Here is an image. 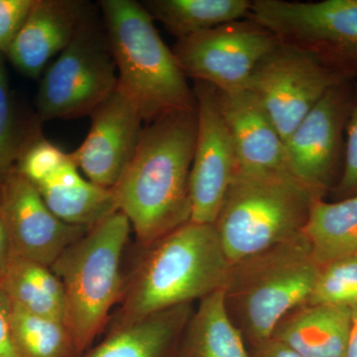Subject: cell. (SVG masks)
Returning a JSON list of instances; mask_svg holds the SVG:
<instances>
[{
    "instance_id": "cell-1",
    "label": "cell",
    "mask_w": 357,
    "mask_h": 357,
    "mask_svg": "<svg viewBox=\"0 0 357 357\" xmlns=\"http://www.w3.org/2000/svg\"><path fill=\"white\" fill-rule=\"evenodd\" d=\"M197 128L196 110L146 122L132 158L112 189L117 210L128 218L143 248L191 222Z\"/></svg>"
},
{
    "instance_id": "cell-2",
    "label": "cell",
    "mask_w": 357,
    "mask_h": 357,
    "mask_svg": "<svg viewBox=\"0 0 357 357\" xmlns=\"http://www.w3.org/2000/svg\"><path fill=\"white\" fill-rule=\"evenodd\" d=\"M145 248L110 328L192 304L225 287L230 263L213 225L185 223Z\"/></svg>"
},
{
    "instance_id": "cell-3",
    "label": "cell",
    "mask_w": 357,
    "mask_h": 357,
    "mask_svg": "<svg viewBox=\"0 0 357 357\" xmlns=\"http://www.w3.org/2000/svg\"><path fill=\"white\" fill-rule=\"evenodd\" d=\"M321 269L303 234L230 264L223 304L248 347L270 340L289 312L307 303Z\"/></svg>"
},
{
    "instance_id": "cell-4",
    "label": "cell",
    "mask_w": 357,
    "mask_h": 357,
    "mask_svg": "<svg viewBox=\"0 0 357 357\" xmlns=\"http://www.w3.org/2000/svg\"><path fill=\"white\" fill-rule=\"evenodd\" d=\"M100 6L119 84L139 107L145 123L196 110L194 91L145 6L136 0H100Z\"/></svg>"
},
{
    "instance_id": "cell-5",
    "label": "cell",
    "mask_w": 357,
    "mask_h": 357,
    "mask_svg": "<svg viewBox=\"0 0 357 357\" xmlns=\"http://www.w3.org/2000/svg\"><path fill=\"white\" fill-rule=\"evenodd\" d=\"M317 198L289 170H237L213 223L230 264L301 236Z\"/></svg>"
},
{
    "instance_id": "cell-6",
    "label": "cell",
    "mask_w": 357,
    "mask_h": 357,
    "mask_svg": "<svg viewBox=\"0 0 357 357\" xmlns=\"http://www.w3.org/2000/svg\"><path fill=\"white\" fill-rule=\"evenodd\" d=\"M131 225L117 211L70 244L52 265L63 284L69 328L77 356H83L102 333L110 310L121 302L126 283L121 259Z\"/></svg>"
},
{
    "instance_id": "cell-7",
    "label": "cell",
    "mask_w": 357,
    "mask_h": 357,
    "mask_svg": "<svg viewBox=\"0 0 357 357\" xmlns=\"http://www.w3.org/2000/svg\"><path fill=\"white\" fill-rule=\"evenodd\" d=\"M248 17L282 43L307 52L338 77L357 83V0H255Z\"/></svg>"
},
{
    "instance_id": "cell-8",
    "label": "cell",
    "mask_w": 357,
    "mask_h": 357,
    "mask_svg": "<svg viewBox=\"0 0 357 357\" xmlns=\"http://www.w3.org/2000/svg\"><path fill=\"white\" fill-rule=\"evenodd\" d=\"M86 20L42 74L36 98L39 122L89 116L119 84L107 36Z\"/></svg>"
},
{
    "instance_id": "cell-9",
    "label": "cell",
    "mask_w": 357,
    "mask_h": 357,
    "mask_svg": "<svg viewBox=\"0 0 357 357\" xmlns=\"http://www.w3.org/2000/svg\"><path fill=\"white\" fill-rule=\"evenodd\" d=\"M15 168L52 213L69 225L89 229L119 211L112 190L82 177L70 153L42 135L38 121L28 131Z\"/></svg>"
},
{
    "instance_id": "cell-10",
    "label": "cell",
    "mask_w": 357,
    "mask_h": 357,
    "mask_svg": "<svg viewBox=\"0 0 357 357\" xmlns=\"http://www.w3.org/2000/svg\"><path fill=\"white\" fill-rule=\"evenodd\" d=\"M344 81L311 54L279 41L255 66L244 88L261 103L285 143L321 96Z\"/></svg>"
},
{
    "instance_id": "cell-11",
    "label": "cell",
    "mask_w": 357,
    "mask_h": 357,
    "mask_svg": "<svg viewBox=\"0 0 357 357\" xmlns=\"http://www.w3.org/2000/svg\"><path fill=\"white\" fill-rule=\"evenodd\" d=\"M278 42L248 17L178 39L172 51L187 79L229 91L245 86L255 66Z\"/></svg>"
},
{
    "instance_id": "cell-12",
    "label": "cell",
    "mask_w": 357,
    "mask_h": 357,
    "mask_svg": "<svg viewBox=\"0 0 357 357\" xmlns=\"http://www.w3.org/2000/svg\"><path fill=\"white\" fill-rule=\"evenodd\" d=\"M354 89L351 81L332 86L285 142L288 170L323 197L342 176Z\"/></svg>"
},
{
    "instance_id": "cell-13",
    "label": "cell",
    "mask_w": 357,
    "mask_h": 357,
    "mask_svg": "<svg viewBox=\"0 0 357 357\" xmlns=\"http://www.w3.org/2000/svg\"><path fill=\"white\" fill-rule=\"evenodd\" d=\"M196 145L190 176L191 222L213 225L238 170L236 147L220 112L215 86L194 82Z\"/></svg>"
},
{
    "instance_id": "cell-14",
    "label": "cell",
    "mask_w": 357,
    "mask_h": 357,
    "mask_svg": "<svg viewBox=\"0 0 357 357\" xmlns=\"http://www.w3.org/2000/svg\"><path fill=\"white\" fill-rule=\"evenodd\" d=\"M0 215L13 255L47 267L91 229L56 217L35 185L16 168L0 185Z\"/></svg>"
},
{
    "instance_id": "cell-15",
    "label": "cell",
    "mask_w": 357,
    "mask_h": 357,
    "mask_svg": "<svg viewBox=\"0 0 357 357\" xmlns=\"http://www.w3.org/2000/svg\"><path fill=\"white\" fill-rule=\"evenodd\" d=\"M89 117L91 128L86 139L70 155L89 181L112 189L132 158L144 119L119 84Z\"/></svg>"
},
{
    "instance_id": "cell-16",
    "label": "cell",
    "mask_w": 357,
    "mask_h": 357,
    "mask_svg": "<svg viewBox=\"0 0 357 357\" xmlns=\"http://www.w3.org/2000/svg\"><path fill=\"white\" fill-rule=\"evenodd\" d=\"M84 8L79 0H36L6 57L21 74L38 79L74 38L86 20Z\"/></svg>"
},
{
    "instance_id": "cell-17",
    "label": "cell",
    "mask_w": 357,
    "mask_h": 357,
    "mask_svg": "<svg viewBox=\"0 0 357 357\" xmlns=\"http://www.w3.org/2000/svg\"><path fill=\"white\" fill-rule=\"evenodd\" d=\"M217 91L220 112L236 147L238 170H288L285 143L256 96L245 88Z\"/></svg>"
},
{
    "instance_id": "cell-18",
    "label": "cell",
    "mask_w": 357,
    "mask_h": 357,
    "mask_svg": "<svg viewBox=\"0 0 357 357\" xmlns=\"http://www.w3.org/2000/svg\"><path fill=\"white\" fill-rule=\"evenodd\" d=\"M354 309L303 304L275 326L271 338L305 357H347Z\"/></svg>"
},
{
    "instance_id": "cell-19",
    "label": "cell",
    "mask_w": 357,
    "mask_h": 357,
    "mask_svg": "<svg viewBox=\"0 0 357 357\" xmlns=\"http://www.w3.org/2000/svg\"><path fill=\"white\" fill-rule=\"evenodd\" d=\"M194 307L184 304L150 314L131 325L110 328L107 337L79 357H177Z\"/></svg>"
},
{
    "instance_id": "cell-20",
    "label": "cell",
    "mask_w": 357,
    "mask_h": 357,
    "mask_svg": "<svg viewBox=\"0 0 357 357\" xmlns=\"http://www.w3.org/2000/svg\"><path fill=\"white\" fill-rule=\"evenodd\" d=\"M177 357H251L225 311L222 289L199 301L181 337Z\"/></svg>"
},
{
    "instance_id": "cell-21",
    "label": "cell",
    "mask_w": 357,
    "mask_h": 357,
    "mask_svg": "<svg viewBox=\"0 0 357 357\" xmlns=\"http://www.w3.org/2000/svg\"><path fill=\"white\" fill-rule=\"evenodd\" d=\"M303 234L321 268L357 256V196L333 203L314 199Z\"/></svg>"
},
{
    "instance_id": "cell-22",
    "label": "cell",
    "mask_w": 357,
    "mask_h": 357,
    "mask_svg": "<svg viewBox=\"0 0 357 357\" xmlns=\"http://www.w3.org/2000/svg\"><path fill=\"white\" fill-rule=\"evenodd\" d=\"M0 284L13 304L36 316L57 319L67 325L64 287L50 267L13 253Z\"/></svg>"
},
{
    "instance_id": "cell-23",
    "label": "cell",
    "mask_w": 357,
    "mask_h": 357,
    "mask_svg": "<svg viewBox=\"0 0 357 357\" xmlns=\"http://www.w3.org/2000/svg\"><path fill=\"white\" fill-rule=\"evenodd\" d=\"M142 4L178 40L248 18L251 8L249 0H148Z\"/></svg>"
},
{
    "instance_id": "cell-24",
    "label": "cell",
    "mask_w": 357,
    "mask_h": 357,
    "mask_svg": "<svg viewBox=\"0 0 357 357\" xmlns=\"http://www.w3.org/2000/svg\"><path fill=\"white\" fill-rule=\"evenodd\" d=\"M11 330L20 357H79L65 323L36 316L13 303Z\"/></svg>"
},
{
    "instance_id": "cell-25",
    "label": "cell",
    "mask_w": 357,
    "mask_h": 357,
    "mask_svg": "<svg viewBox=\"0 0 357 357\" xmlns=\"http://www.w3.org/2000/svg\"><path fill=\"white\" fill-rule=\"evenodd\" d=\"M6 56L0 54V185L16 167L31 123L22 124L18 117L9 86Z\"/></svg>"
},
{
    "instance_id": "cell-26",
    "label": "cell",
    "mask_w": 357,
    "mask_h": 357,
    "mask_svg": "<svg viewBox=\"0 0 357 357\" xmlns=\"http://www.w3.org/2000/svg\"><path fill=\"white\" fill-rule=\"evenodd\" d=\"M307 304L354 309L357 304V256L321 268Z\"/></svg>"
},
{
    "instance_id": "cell-27",
    "label": "cell",
    "mask_w": 357,
    "mask_h": 357,
    "mask_svg": "<svg viewBox=\"0 0 357 357\" xmlns=\"http://www.w3.org/2000/svg\"><path fill=\"white\" fill-rule=\"evenodd\" d=\"M333 192L337 201L357 196V83H354L351 109L345 128L344 168Z\"/></svg>"
},
{
    "instance_id": "cell-28",
    "label": "cell",
    "mask_w": 357,
    "mask_h": 357,
    "mask_svg": "<svg viewBox=\"0 0 357 357\" xmlns=\"http://www.w3.org/2000/svg\"><path fill=\"white\" fill-rule=\"evenodd\" d=\"M36 0H0V54L6 56Z\"/></svg>"
},
{
    "instance_id": "cell-29",
    "label": "cell",
    "mask_w": 357,
    "mask_h": 357,
    "mask_svg": "<svg viewBox=\"0 0 357 357\" xmlns=\"http://www.w3.org/2000/svg\"><path fill=\"white\" fill-rule=\"evenodd\" d=\"M0 357H20L11 330V302L0 284Z\"/></svg>"
},
{
    "instance_id": "cell-30",
    "label": "cell",
    "mask_w": 357,
    "mask_h": 357,
    "mask_svg": "<svg viewBox=\"0 0 357 357\" xmlns=\"http://www.w3.org/2000/svg\"><path fill=\"white\" fill-rule=\"evenodd\" d=\"M248 349L251 357H305L273 338Z\"/></svg>"
},
{
    "instance_id": "cell-31",
    "label": "cell",
    "mask_w": 357,
    "mask_h": 357,
    "mask_svg": "<svg viewBox=\"0 0 357 357\" xmlns=\"http://www.w3.org/2000/svg\"><path fill=\"white\" fill-rule=\"evenodd\" d=\"M11 255H13V248H11L10 239H9L6 225L0 215V281L3 279L4 275L6 273Z\"/></svg>"
},
{
    "instance_id": "cell-32",
    "label": "cell",
    "mask_w": 357,
    "mask_h": 357,
    "mask_svg": "<svg viewBox=\"0 0 357 357\" xmlns=\"http://www.w3.org/2000/svg\"><path fill=\"white\" fill-rule=\"evenodd\" d=\"M347 357H357V311L354 310L352 328L349 347H347Z\"/></svg>"
},
{
    "instance_id": "cell-33",
    "label": "cell",
    "mask_w": 357,
    "mask_h": 357,
    "mask_svg": "<svg viewBox=\"0 0 357 357\" xmlns=\"http://www.w3.org/2000/svg\"><path fill=\"white\" fill-rule=\"evenodd\" d=\"M354 311H357V304H356V307H354Z\"/></svg>"
}]
</instances>
